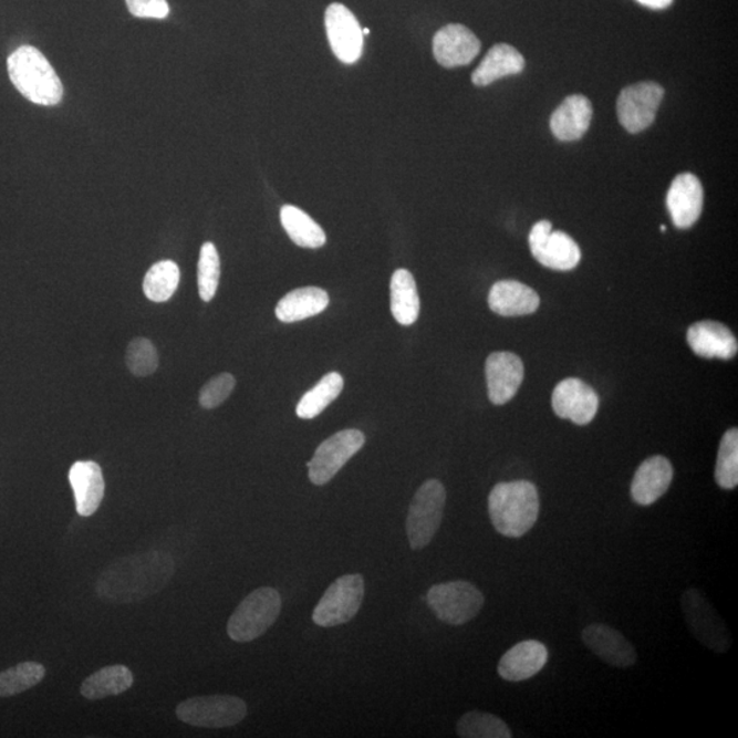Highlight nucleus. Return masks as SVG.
I'll list each match as a JSON object with an SVG mask.
<instances>
[{
    "mask_svg": "<svg viewBox=\"0 0 738 738\" xmlns=\"http://www.w3.org/2000/svg\"><path fill=\"white\" fill-rule=\"evenodd\" d=\"M176 565L165 551H145L121 558L97 579L96 592L112 603L142 602L170 583Z\"/></svg>",
    "mask_w": 738,
    "mask_h": 738,
    "instance_id": "nucleus-1",
    "label": "nucleus"
},
{
    "mask_svg": "<svg viewBox=\"0 0 738 738\" xmlns=\"http://www.w3.org/2000/svg\"><path fill=\"white\" fill-rule=\"evenodd\" d=\"M538 488L531 481L498 484L488 497V513L493 528L507 538H521L532 530L539 517Z\"/></svg>",
    "mask_w": 738,
    "mask_h": 738,
    "instance_id": "nucleus-2",
    "label": "nucleus"
},
{
    "mask_svg": "<svg viewBox=\"0 0 738 738\" xmlns=\"http://www.w3.org/2000/svg\"><path fill=\"white\" fill-rule=\"evenodd\" d=\"M11 83L27 97L39 106H56L63 98L61 79L51 63L38 49L22 45L8 60Z\"/></svg>",
    "mask_w": 738,
    "mask_h": 738,
    "instance_id": "nucleus-3",
    "label": "nucleus"
},
{
    "mask_svg": "<svg viewBox=\"0 0 738 738\" xmlns=\"http://www.w3.org/2000/svg\"><path fill=\"white\" fill-rule=\"evenodd\" d=\"M282 600L270 586L254 590L232 613L228 623V635L237 643H249L264 635L281 613Z\"/></svg>",
    "mask_w": 738,
    "mask_h": 738,
    "instance_id": "nucleus-4",
    "label": "nucleus"
},
{
    "mask_svg": "<svg viewBox=\"0 0 738 738\" xmlns=\"http://www.w3.org/2000/svg\"><path fill=\"white\" fill-rule=\"evenodd\" d=\"M446 488L439 480H427L415 493L406 519L410 548L422 550L439 531L446 507Z\"/></svg>",
    "mask_w": 738,
    "mask_h": 738,
    "instance_id": "nucleus-5",
    "label": "nucleus"
},
{
    "mask_svg": "<svg viewBox=\"0 0 738 738\" xmlns=\"http://www.w3.org/2000/svg\"><path fill=\"white\" fill-rule=\"evenodd\" d=\"M682 609L685 623L697 642L714 653H728L734 643L728 626L701 591L696 589L685 591L682 596Z\"/></svg>",
    "mask_w": 738,
    "mask_h": 738,
    "instance_id": "nucleus-6",
    "label": "nucleus"
},
{
    "mask_svg": "<svg viewBox=\"0 0 738 738\" xmlns=\"http://www.w3.org/2000/svg\"><path fill=\"white\" fill-rule=\"evenodd\" d=\"M177 717L196 728L224 729L240 724L247 717V703L237 696H196L179 703Z\"/></svg>",
    "mask_w": 738,
    "mask_h": 738,
    "instance_id": "nucleus-7",
    "label": "nucleus"
},
{
    "mask_svg": "<svg viewBox=\"0 0 738 738\" xmlns=\"http://www.w3.org/2000/svg\"><path fill=\"white\" fill-rule=\"evenodd\" d=\"M427 603L441 623L464 625L474 620L485 606V596L478 586L457 580L432 586Z\"/></svg>",
    "mask_w": 738,
    "mask_h": 738,
    "instance_id": "nucleus-8",
    "label": "nucleus"
},
{
    "mask_svg": "<svg viewBox=\"0 0 738 738\" xmlns=\"http://www.w3.org/2000/svg\"><path fill=\"white\" fill-rule=\"evenodd\" d=\"M364 600L362 574H346L325 590L313 610L312 620L319 626L331 627L349 623L358 613Z\"/></svg>",
    "mask_w": 738,
    "mask_h": 738,
    "instance_id": "nucleus-9",
    "label": "nucleus"
},
{
    "mask_svg": "<svg viewBox=\"0 0 738 738\" xmlns=\"http://www.w3.org/2000/svg\"><path fill=\"white\" fill-rule=\"evenodd\" d=\"M365 444V437L358 429H344L325 439L318 447L312 460L306 464L310 480L315 486L328 485L345 467Z\"/></svg>",
    "mask_w": 738,
    "mask_h": 738,
    "instance_id": "nucleus-10",
    "label": "nucleus"
},
{
    "mask_svg": "<svg viewBox=\"0 0 738 738\" xmlns=\"http://www.w3.org/2000/svg\"><path fill=\"white\" fill-rule=\"evenodd\" d=\"M530 248L533 258L548 269L571 271L581 260L578 242L563 231H553L549 220H540L530 232Z\"/></svg>",
    "mask_w": 738,
    "mask_h": 738,
    "instance_id": "nucleus-11",
    "label": "nucleus"
},
{
    "mask_svg": "<svg viewBox=\"0 0 738 738\" xmlns=\"http://www.w3.org/2000/svg\"><path fill=\"white\" fill-rule=\"evenodd\" d=\"M665 90L656 83L626 86L620 93L617 113L621 125L630 133H641L653 125Z\"/></svg>",
    "mask_w": 738,
    "mask_h": 738,
    "instance_id": "nucleus-12",
    "label": "nucleus"
},
{
    "mask_svg": "<svg viewBox=\"0 0 738 738\" xmlns=\"http://www.w3.org/2000/svg\"><path fill=\"white\" fill-rule=\"evenodd\" d=\"M324 23L334 55L346 65L356 63L364 49L363 28L356 15L346 6L333 3L325 10Z\"/></svg>",
    "mask_w": 738,
    "mask_h": 738,
    "instance_id": "nucleus-13",
    "label": "nucleus"
},
{
    "mask_svg": "<svg viewBox=\"0 0 738 738\" xmlns=\"http://www.w3.org/2000/svg\"><path fill=\"white\" fill-rule=\"evenodd\" d=\"M551 404L558 417L571 420L578 426H586L594 420L600 409V397L585 382L568 377L558 383Z\"/></svg>",
    "mask_w": 738,
    "mask_h": 738,
    "instance_id": "nucleus-14",
    "label": "nucleus"
},
{
    "mask_svg": "<svg viewBox=\"0 0 738 738\" xmlns=\"http://www.w3.org/2000/svg\"><path fill=\"white\" fill-rule=\"evenodd\" d=\"M486 381L491 403L508 404L524 381V364L514 353H491L486 362Z\"/></svg>",
    "mask_w": 738,
    "mask_h": 738,
    "instance_id": "nucleus-15",
    "label": "nucleus"
},
{
    "mask_svg": "<svg viewBox=\"0 0 738 738\" xmlns=\"http://www.w3.org/2000/svg\"><path fill=\"white\" fill-rule=\"evenodd\" d=\"M583 642L597 658L617 669H627L636 664L635 646L623 633L606 624H591L581 633Z\"/></svg>",
    "mask_w": 738,
    "mask_h": 738,
    "instance_id": "nucleus-16",
    "label": "nucleus"
},
{
    "mask_svg": "<svg viewBox=\"0 0 738 738\" xmlns=\"http://www.w3.org/2000/svg\"><path fill=\"white\" fill-rule=\"evenodd\" d=\"M433 49L439 65L451 69L469 65L479 55L481 43L467 27L450 23L435 34Z\"/></svg>",
    "mask_w": 738,
    "mask_h": 738,
    "instance_id": "nucleus-17",
    "label": "nucleus"
},
{
    "mask_svg": "<svg viewBox=\"0 0 738 738\" xmlns=\"http://www.w3.org/2000/svg\"><path fill=\"white\" fill-rule=\"evenodd\" d=\"M666 205L676 228H693L703 209V186L699 178L690 173L679 174L667 191Z\"/></svg>",
    "mask_w": 738,
    "mask_h": 738,
    "instance_id": "nucleus-18",
    "label": "nucleus"
},
{
    "mask_svg": "<svg viewBox=\"0 0 738 738\" xmlns=\"http://www.w3.org/2000/svg\"><path fill=\"white\" fill-rule=\"evenodd\" d=\"M674 469L664 456L647 458L636 470L631 486L633 501L641 507L651 505L664 497L673 481Z\"/></svg>",
    "mask_w": 738,
    "mask_h": 738,
    "instance_id": "nucleus-19",
    "label": "nucleus"
},
{
    "mask_svg": "<svg viewBox=\"0 0 738 738\" xmlns=\"http://www.w3.org/2000/svg\"><path fill=\"white\" fill-rule=\"evenodd\" d=\"M69 481L77 513L83 517L95 514L106 491L101 465L95 461L74 462L70 468Z\"/></svg>",
    "mask_w": 738,
    "mask_h": 738,
    "instance_id": "nucleus-20",
    "label": "nucleus"
},
{
    "mask_svg": "<svg viewBox=\"0 0 738 738\" xmlns=\"http://www.w3.org/2000/svg\"><path fill=\"white\" fill-rule=\"evenodd\" d=\"M548 661L549 651L543 643L526 641L516 644L502 656L499 661L498 673L505 682H526L537 676Z\"/></svg>",
    "mask_w": 738,
    "mask_h": 738,
    "instance_id": "nucleus-21",
    "label": "nucleus"
},
{
    "mask_svg": "<svg viewBox=\"0 0 738 738\" xmlns=\"http://www.w3.org/2000/svg\"><path fill=\"white\" fill-rule=\"evenodd\" d=\"M689 347L703 358H734L738 352L737 339L725 324L706 321L690 325Z\"/></svg>",
    "mask_w": 738,
    "mask_h": 738,
    "instance_id": "nucleus-22",
    "label": "nucleus"
},
{
    "mask_svg": "<svg viewBox=\"0 0 738 738\" xmlns=\"http://www.w3.org/2000/svg\"><path fill=\"white\" fill-rule=\"evenodd\" d=\"M488 305L499 316H526L538 311L540 299L527 284L508 279L493 283L488 294Z\"/></svg>",
    "mask_w": 738,
    "mask_h": 738,
    "instance_id": "nucleus-23",
    "label": "nucleus"
},
{
    "mask_svg": "<svg viewBox=\"0 0 738 738\" xmlns=\"http://www.w3.org/2000/svg\"><path fill=\"white\" fill-rule=\"evenodd\" d=\"M592 104L583 95H572L551 115L550 127L561 142H576L590 129Z\"/></svg>",
    "mask_w": 738,
    "mask_h": 738,
    "instance_id": "nucleus-24",
    "label": "nucleus"
},
{
    "mask_svg": "<svg viewBox=\"0 0 738 738\" xmlns=\"http://www.w3.org/2000/svg\"><path fill=\"white\" fill-rule=\"evenodd\" d=\"M526 67L524 56L509 44L493 45L472 74L476 86H487L508 75L520 74Z\"/></svg>",
    "mask_w": 738,
    "mask_h": 738,
    "instance_id": "nucleus-25",
    "label": "nucleus"
},
{
    "mask_svg": "<svg viewBox=\"0 0 738 738\" xmlns=\"http://www.w3.org/2000/svg\"><path fill=\"white\" fill-rule=\"evenodd\" d=\"M329 294L325 290L308 287L292 290L278 302L276 315L282 323H295L316 316L329 306Z\"/></svg>",
    "mask_w": 738,
    "mask_h": 738,
    "instance_id": "nucleus-26",
    "label": "nucleus"
},
{
    "mask_svg": "<svg viewBox=\"0 0 738 738\" xmlns=\"http://www.w3.org/2000/svg\"><path fill=\"white\" fill-rule=\"evenodd\" d=\"M392 313L401 325H412L420 315V298L416 281L408 270L394 272L391 282Z\"/></svg>",
    "mask_w": 738,
    "mask_h": 738,
    "instance_id": "nucleus-27",
    "label": "nucleus"
},
{
    "mask_svg": "<svg viewBox=\"0 0 738 738\" xmlns=\"http://www.w3.org/2000/svg\"><path fill=\"white\" fill-rule=\"evenodd\" d=\"M133 682L135 678L132 672L124 665L103 667L85 679L81 685V695L89 700H101L126 693L132 688Z\"/></svg>",
    "mask_w": 738,
    "mask_h": 738,
    "instance_id": "nucleus-28",
    "label": "nucleus"
},
{
    "mask_svg": "<svg viewBox=\"0 0 738 738\" xmlns=\"http://www.w3.org/2000/svg\"><path fill=\"white\" fill-rule=\"evenodd\" d=\"M281 222L290 240L301 248H322L328 241L325 232L310 215L294 206H283Z\"/></svg>",
    "mask_w": 738,
    "mask_h": 738,
    "instance_id": "nucleus-29",
    "label": "nucleus"
},
{
    "mask_svg": "<svg viewBox=\"0 0 738 738\" xmlns=\"http://www.w3.org/2000/svg\"><path fill=\"white\" fill-rule=\"evenodd\" d=\"M344 391V377L339 372H330L322 377L315 387L302 395L295 414L304 420H311L334 403Z\"/></svg>",
    "mask_w": 738,
    "mask_h": 738,
    "instance_id": "nucleus-30",
    "label": "nucleus"
},
{
    "mask_svg": "<svg viewBox=\"0 0 738 738\" xmlns=\"http://www.w3.org/2000/svg\"><path fill=\"white\" fill-rule=\"evenodd\" d=\"M179 267L171 260H163L150 267L144 278L143 289L147 299L154 302H166L177 292Z\"/></svg>",
    "mask_w": 738,
    "mask_h": 738,
    "instance_id": "nucleus-31",
    "label": "nucleus"
},
{
    "mask_svg": "<svg viewBox=\"0 0 738 738\" xmlns=\"http://www.w3.org/2000/svg\"><path fill=\"white\" fill-rule=\"evenodd\" d=\"M457 735L462 738H510L511 731L503 719L492 714L470 711L458 720Z\"/></svg>",
    "mask_w": 738,
    "mask_h": 738,
    "instance_id": "nucleus-32",
    "label": "nucleus"
},
{
    "mask_svg": "<svg viewBox=\"0 0 738 738\" xmlns=\"http://www.w3.org/2000/svg\"><path fill=\"white\" fill-rule=\"evenodd\" d=\"M45 669L38 662H22L10 669L0 672V697L25 693L43 682Z\"/></svg>",
    "mask_w": 738,
    "mask_h": 738,
    "instance_id": "nucleus-33",
    "label": "nucleus"
},
{
    "mask_svg": "<svg viewBox=\"0 0 738 738\" xmlns=\"http://www.w3.org/2000/svg\"><path fill=\"white\" fill-rule=\"evenodd\" d=\"M716 481L724 490L738 485V429L730 428L720 440L716 465Z\"/></svg>",
    "mask_w": 738,
    "mask_h": 738,
    "instance_id": "nucleus-34",
    "label": "nucleus"
},
{
    "mask_svg": "<svg viewBox=\"0 0 738 738\" xmlns=\"http://www.w3.org/2000/svg\"><path fill=\"white\" fill-rule=\"evenodd\" d=\"M220 278V259L217 247L206 242L200 249L199 266H197V283L202 301L209 302L217 294Z\"/></svg>",
    "mask_w": 738,
    "mask_h": 738,
    "instance_id": "nucleus-35",
    "label": "nucleus"
},
{
    "mask_svg": "<svg viewBox=\"0 0 738 738\" xmlns=\"http://www.w3.org/2000/svg\"><path fill=\"white\" fill-rule=\"evenodd\" d=\"M126 364L135 376L153 375L159 365L158 351L147 339H135L127 346Z\"/></svg>",
    "mask_w": 738,
    "mask_h": 738,
    "instance_id": "nucleus-36",
    "label": "nucleus"
},
{
    "mask_svg": "<svg viewBox=\"0 0 738 738\" xmlns=\"http://www.w3.org/2000/svg\"><path fill=\"white\" fill-rule=\"evenodd\" d=\"M236 383V377L228 372L212 377L200 392L199 403L202 408L215 409L222 405L235 391Z\"/></svg>",
    "mask_w": 738,
    "mask_h": 738,
    "instance_id": "nucleus-37",
    "label": "nucleus"
},
{
    "mask_svg": "<svg viewBox=\"0 0 738 738\" xmlns=\"http://www.w3.org/2000/svg\"><path fill=\"white\" fill-rule=\"evenodd\" d=\"M126 4L137 19L165 20L170 14L167 0H126Z\"/></svg>",
    "mask_w": 738,
    "mask_h": 738,
    "instance_id": "nucleus-38",
    "label": "nucleus"
},
{
    "mask_svg": "<svg viewBox=\"0 0 738 738\" xmlns=\"http://www.w3.org/2000/svg\"><path fill=\"white\" fill-rule=\"evenodd\" d=\"M638 3L646 6V8L654 10H662L669 8L673 3V0H637Z\"/></svg>",
    "mask_w": 738,
    "mask_h": 738,
    "instance_id": "nucleus-39",
    "label": "nucleus"
},
{
    "mask_svg": "<svg viewBox=\"0 0 738 738\" xmlns=\"http://www.w3.org/2000/svg\"><path fill=\"white\" fill-rule=\"evenodd\" d=\"M370 33H371V31H370L368 28L363 29V37H368Z\"/></svg>",
    "mask_w": 738,
    "mask_h": 738,
    "instance_id": "nucleus-40",
    "label": "nucleus"
},
{
    "mask_svg": "<svg viewBox=\"0 0 738 738\" xmlns=\"http://www.w3.org/2000/svg\"><path fill=\"white\" fill-rule=\"evenodd\" d=\"M661 231H666V226H661Z\"/></svg>",
    "mask_w": 738,
    "mask_h": 738,
    "instance_id": "nucleus-41",
    "label": "nucleus"
}]
</instances>
